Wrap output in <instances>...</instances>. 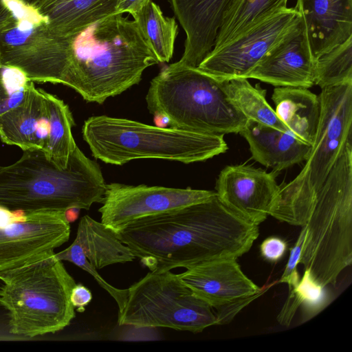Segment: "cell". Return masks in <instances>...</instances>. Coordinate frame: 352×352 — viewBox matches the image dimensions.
Here are the masks:
<instances>
[{"label":"cell","mask_w":352,"mask_h":352,"mask_svg":"<svg viewBox=\"0 0 352 352\" xmlns=\"http://www.w3.org/2000/svg\"><path fill=\"white\" fill-rule=\"evenodd\" d=\"M305 226L300 263L320 285H335L352 262L351 141L319 190Z\"/></svg>","instance_id":"7"},{"label":"cell","mask_w":352,"mask_h":352,"mask_svg":"<svg viewBox=\"0 0 352 352\" xmlns=\"http://www.w3.org/2000/svg\"><path fill=\"white\" fill-rule=\"evenodd\" d=\"M92 300L91 292L82 284H76L70 294V301L78 312H83Z\"/></svg>","instance_id":"35"},{"label":"cell","mask_w":352,"mask_h":352,"mask_svg":"<svg viewBox=\"0 0 352 352\" xmlns=\"http://www.w3.org/2000/svg\"><path fill=\"white\" fill-rule=\"evenodd\" d=\"M316 60L314 58L299 16L283 38L273 46L248 74L275 87L309 89L314 85Z\"/></svg>","instance_id":"16"},{"label":"cell","mask_w":352,"mask_h":352,"mask_svg":"<svg viewBox=\"0 0 352 352\" xmlns=\"http://www.w3.org/2000/svg\"><path fill=\"white\" fill-rule=\"evenodd\" d=\"M0 305L8 311L12 334L53 333L75 317L70 294L76 283L54 252L0 272Z\"/></svg>","instance_id":"6"},{"label":"cell","mask_w":352,"mask_h":352,"mask_svg":"<svg viewBox=\"0 0 352 352\" xmlns=\"http://www.w3.org/2000/svg\"><path fill=\"white\" fill-rule=\"evenodd\" d=\"M64 54L56 83L89 102L102 104L140 82L160 63L135 21L116 14L63 36Z\"/></svg>","instance_id":"2"},{"label":"cell","mask_w":352,"mask_h":352,"mask_svg":"<svg viewBox=\"0 0 352 352\" xmlns=\"http://www.w3.org/2000/svg\"><path fill=\"white\" fill-rule=\"evenodd\" d=\"M65 38L51 29L46 16L21 0H0V63L19 68L33 82L56 78Z\"/></svg>","instance_id":"10"},{"label":"cell","mask_w":352,"mask_h":352,"mask_svg":"<svg viewBox=\"0 0 352 352\" xmlns=\"http://www.w3.org/2000/svg\"><path fill=\"white\" fill-rule=\"evenodd\" d=\"M106 185L99 164L77 146L65 168L43 149H28L14 164L0 166V206L28 212L89 210L102 202Z\"/></svg>","instance_id":"3"},{"label":"cell","mask_w":352,"mask_h":352,"mask_svg":"<svg viewBox=\"0 0 352 352\" xmlns=\"http://www.w3.org/2000/svg\"><path fill=\"white\" fill-rule=\"evenodd\" d=\"M212 307L170 270L150 272L127 289L120 325L166 327L192 333L218 324Z\"/></svg>","instance_id":"9"},{"label":"cell","mask_w":352,"mask_h":352,"mask_svg":"<svg viewBox=\"0 0 352 352\" xmlns=\"http://www.w3.org/2000/svg\"><path fill=\"white\" fill-rule=\"evenodd\" d=\"M295 8L316 60L352 36V0H297Z\"/></svg>","instance_id":"19"},{"label":"cell","mask_w":352,"mask_h":352,"mask_svg":"<svg viewBox=\"0 0 352 352\" xmlns=\"http://www.w3.org/2000/svg\"><path fill=\"white\" fill-rule=\"evenodd\" d=\"M225 87L230 99L248 120L289 131L266 100V90L259 85L253 87L248 78H235L226 80Z\"/></svg>","instance_id":"27"},{"label":"cell","mask_w":352,"mask_h":352,"mask_svg":"<svg viewBox=\"0 0 352 352\" xmlns=\"http://www.w3.org/2000/svg\"><path fill=\"white\" fill-rule=\"evenodd\" d=\"M272 99L276 115L289 131L311 145L320 116L319 96L307 88L276 87Z\"/></svg>","instance_id":"22"},{"label":"cell","mask_w":352,"mask_h":352,"mask_svg":"<svg viewBox=\"0 0 352 352\" xmlns=\"http://www.w3.org/2000/svg\"><path fill=\"white\" fill-rule=\"evenodd\" d=\"M234 0H169L186 34L179 63L197 67L212 50L223 17Z\"/></svg>","instance_id":"18"},{"label":"cell","mask_w":352,"mask_h":352,"mask_svg":"<svg viewBox=\"0 0 352 352\" xmlns=\"http://www.w3.org/2000/svg\"><path fill=\"white\" fill-rule=\"evenodd\" d=\"M275 173L246 164L226 166L218 176L215 192L233 212L259 226L270 215L278 195Z\"/></svg>","instance_id":"14"},{"label":"cell","mask_w":352,"mask_h":352,"mask_svg":"<svg viewBox=\"0 0 352 352\" xmlns=\"http://www.w3.org/2000/svg\"><path fill=\"white\" fill-rule=\"evenodd\" d=\"M0 65H1V63H0Z\"/></svg>","instance_id":"40"},{"label":"cell","mask_w":352,"mask_h":352,"mask_svg":"<svg viewBox=\"0 0 352 352\" xmlns=\"http://www.w3.org/2000/svg\"><path fill=\"white\" fill-rule=\"evenodd\" d=\"M261 295V294H257L249 296L217 309L215 315L217 319L218 324L229 323L238 312H239L243 307H245L250 302L253 301Z\"/></svg>","instance_id":"33"},{"label":"cell","mask_w":352,"mask_h":352,"mask_svg":"<svg viewBox=\"0 0 352 352\" xmlns=\"http://www.w3.org/2000/svg\"><path fill=\"white\" fill-rule=\"evenodd\" d=\"M60 261L71 262L90 274L116 301L124 296V289L108 283L97 270L106 266L130 262L135 258L130 249L121 242L114 232L101 222L88 215L78 223L75 240L65 250L55 253Z\"/></svg>","instance_id":"15"},{"label":"cell","mask_w":352,"mask_h":352,"mask_svg":"<svg viewBox=\"0 0 352 352\" xmlns=\"http://www.w3.org/2000/svg\"><path fill=\"white\" fill-rule=\"evenodd\" d=\"M80 209L78 208H70L64 211V216L66 221L70 223L75 221L80 213Z\"/></svg>","instance_id":"37"},{"label":"cell","mask_w":352,"mask_h":352,"mask_svg":"<svg viewBox=\"0 0 352 352\" xmlns=\"http://www.w3.org/2000/svg\"><path fill=\"white\" fill-rule=\"evenodd\" d=\"M300 301L304 319L309 320L324 309L331 302L330 294L326 289L318 284L305 270L302 278L294 287Z\"/></svg>","instance_id":"30"},{"label":"cell","mask_w":352,"mask_h":352,"mask_svg":"<svg viewBox=\"0 0 352 352\" xmlns=\"http://www.w3.org/2000/svg\"><path fill=\"white\" fill-rule=\"evenodd\" d=\"M146 102L151 113L166 116L170 127L184 131L236 133L248 122L230 99L224 80L178 62L151 81Z\"/></svg>","instance_id":"4"},{"label":"cell","mask_w":352,"mask_h":352,"mask_svg":"<svg viewBox=\"0 0 352 352\" xmlns=\"http://www.w3.org/2000/svg\"><path fill=\"white\" fill-rule=\"evenodd\" d=\"M287 245L285 241L278 236L266 238L260 245L262 257L270 262L276 263L284 256Z\"/></svg>","instance_id":"32"},{"label":"cell","mask_w":352,"mask_h":352,"mask_svg":"<svg viewBox=\"0 0 352 352\" xmlns=\"http://www.w3.org/2000/svg\"><path fill=\"white\" fill-rule=\"evenodd\" d=\"M49 133V120L43 89L34 82L23 100L0 116V138L23 151L43 148Z\"/></svg>","instance_id":"20"},{"label":"cell","mask_w":352,"mask_h":352,"mask_svg":"<svg viewBox=\"0 0 352 352\" xmlns=\"http://www.w3.org/2000/svg\"><path fill=\"white\" fill-rule=\"evenodd\" d=\"M148 0H118L116 14L129 13L132 16L138 13Z\"/></svg>","instance_id":"36"},{"label":"cell","mask_w":352,"mask_h":352,"mask_svg":"<svg viewBox=\"0 0 352 352\" xmlns=\"http://www.w3.org/2000/svg\"><path fill=\"white\" fill-rule=\"evenodd\" d=\"M216 195L215 191L190 188L111 183L106 185L98 210L100 222L116 232L138 219L199 203Z\"/></svg>","instance_id":"13"},{"label":"cell","mask_w":352,"mask_h":352,"mask_svg":"<svg viewBox=\"0 0 352 352\" xmlns=\"http://www.w3.org/2000/svg\"><path fill=\"white\" fill-rule=\"evenodd\" d=\"M177 275L196 296L216 309L267 289L248 278L234 258L197 265Z\"/></svg>","instance_id":"17"},{"label":"cell","mask_w":352,"mask_h":352,"mask_svg":"<svg viewBox=\"0 0 352 352\" xmlns=\"http://www.w3.org/2000/svg\"><path fill=\"white\" fill-rule=\"evenodd\" d=\"M239 133L248 142L252 159L276 173L306 161L311 148L289 131L250 120Z\"/></svg>","instance_id":"21"},{"label":"cell","mask_w":352,"mask_h":352,"mask_svg":"<svg viewBox=\"0 0 352 352\" xmlns=\"http://www.w3.org/2000/svg\"><path fill=\"white\" fill-rule=\"evenodd\" d=\"M32 82L19 68L0 65V116L23 100Z\"/></svg>","instance_id":"29"},{"label":"cell","mask_w":352,"mask_h":352,"mask_svg":"<svg viewBox=\"0 0 352 352\" xmlns=\"http://www.w3.org/2000/svg\"><path fill=\"white\" fill-rule=\"evenodd\" d=\"M113 232L151 272L236 259L259 234L258 226L233 212L217 195L138 219Z\"/></svg>","instance_id":"1"},{"label":"cell","mask_w":352,"mask_h":352,"mask_svg":"<svg viewBox=\"0 0 352 352\" xmlns=\"http://www.w3.org/2000/svg\"><path fill=\"white\" fill-rule=\"evenodd\" d=\"M118 0H40L34 6L47 17L58 36L69 35L80 28L116 14Z\"/></svg>","instance_id":"23"},{"label":"cell","mask_w":352,"mask_h":352,"mask_svg":"<svg viewBox=\"0 0 352 352\" xmlns=\"http://www.w3.org/2000/svg\"><path fill=\"white\" fill-rule=\"evenodd\" d=\"M64 212H25L0 206V272L53 252L69 240Z\"/></svg>","instance_id":"11"},{"label":"cell","mask_w":352,"mask_h":352,"mask_svg":"<svg viewBox=\"0 0 352 352\" xmlns=\"http://www.w3.org/2000/svg\"><path fill=\"white\" fill-rule=\"evenodd\" d=\"M299 16L295 7H285L274 12L234 39L212 49L197 68L222 80L246 78Z\"/></svg>","instance_id":"12"},{"label":"cell","mask_w":352,"mask_h":352,"mask_svg":"<svg viewBox=\"0 0 352 352\" xmlns=\"http://www.w3.org/2000/svg\"><path fill=\"white\" fill-rule=\"evenodd\" d=\"M21 1L34 6L40 0H21Z\"/></svg>","instance_id":"39"},{"label":"cell","mask_w":352,"mask_h":352,"mask_svg":"<svg viewBox=\"0 0 352 352\" xmlns=\"http://www.w3.org/2000/svg\"><path fill=\"white\" fill-rule=\"evenodd\" d=\"M318 96L320 116L308 158L293 180L280 186L270 213L293 226L307 223L319 190L352 141V82L322 88Z\"/></svg>","instance_id":"8"},{"label":"cell","mask_w":352,"mask_h":352,"mask_svg":"<svg viewBox=\"0 0 352 352\" xmlns=\"http://www.w3.org/2000/svg\"><path fill=\"white\" fill-rule=\"evenodd\" d=\"M154 116V122L157 126L164 127L165 126L169 124V120L166 116L162 114H155Z\"/></svg>","instance_id":"38"},{"label":"cell","mask_w":352,"mask_h":352,"mask_svg":"<svg viewBox=\"0 0 352 352\" xmlns=\"http://www.w3.org/2000/svg\"><path fill=\"white\" fill-rule=\"evenodd\" d=\"M82 133L95 158L114 165L147 158L189 164L209 160L228 149L224 135L159 127L107 116L89 118Z\"/></svg>","instance_id":"5"},{"label":"cell","mask_w":352,"mask_h":352,"mask_svg":"<svg viewBox=\"0 0 352 352\" xmlns=\"http://www.w3.org/2000/svg\"><path fill=\"white\" fill-rule=\"evenodd\" d=\"M133 17L159 63L169 62L178 33L175 17L165 16L159 6L152 0H148Z\"/></svg>","instance_id":"26"},{"label":"cell","mask_w":352,"mask_h":352,"mask_svg":"<svg viewBox=\"0 0 352 352\" xmlns=\"http://www.w3.org/2000/svg\"><path fill=\"white\" fill-rule=\"evenodd\" d=\"M306 226H302L298 238L292 248L285 270L280 277L279 283H287L289 290L294 288L298 283L299 275L297 271V266L300 263L303 245L306 237Z\"/></svg>","instance_id":"31"},{"label":"cell","mask_w":352,"mask_h":352,"mask_svg":"<svg viewBox=\"0 0 352 352\" xmlns=\"http://www.w3.org/2000/svg\"><path fill=\"white\" fill-rule=\"evenodd\" d=\"M43 94L47 109L49 133L43 149L56 166L65 168L77 146L72 133L75 122L67 104L45 90Z\"/></svg>","instance_id":"25"},{"label":"cell","mask_w":352,"mask_h":352,"mask_svg":"<svg viewBox=\"0 0 352 352\" xmlns=\"http://www.w3.org/2000/svg\"><path fill=\"white\" fill-rule=\"evenodd\" d=\"M289 0H234L225 13L212 49L242 34L274 12L287 7Z\"/></svg>","instance_id":"24"},{"label":"cell","mask_w":352,"mask_h":352,"mask_svg":"<svg viewBox=\"0 0 352 352\" xmlns=\"http://www.w3.org/2000/svg\"><path fill=\"white\" fill-rule=\"evenodd\" d=\"M352 36L316 62L314 85L321 89L352 82Z\"/></svg>","instance_id":"28"},{"label":"cell","mask_w":352,"mask_h":352,"mask_svg":"<svg viewBox=\"0 0 352 352\" xmlns=\"http://www.w3.org/2000/svg\"><path fill=\"white\" fill-rule=\"evenodd\" d=\"M289 296L277 316V321L283 326L288 327L297 309L300 306L299 296L294 288L289 290Z\"/></svg>","instance_id":"34"}]
</instances>
